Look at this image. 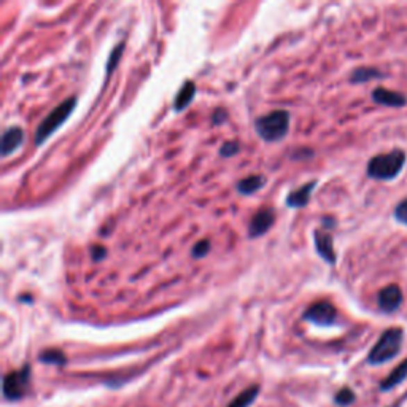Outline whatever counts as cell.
Wrapping results in <instances>:
<instances>
[{
  "label": "cell",
  "mask_w": 407,
  "mask_h": 407,
  "mask_svg": "<svg viewBox=\"0 0 407 407\" xmlns=\"http://www.w3.org/2000/svg\"><path fill=\"white\" fill-rule=\"evenodd\" d=\"M406 163V151L401 150V148H396V150L371 158L369 163H367L366 174L372 180L392 181L403 172Z\"/></svg>",
  "instance_id": "6da1fadb"
},
{
  "label": "cell",
  "mask_w": 407,
  "mask_h": 407,
  "mask_svg": "<svg viewBox=\"0 0 407 407\" xmlns=\"http://www.w3.org/2000/svg\"><path fill=\"white\" fill-rule=\"evenodd\" d=\"M290 121L291 115L287 110H274L255 119V131L264 142L276 144L288 135Z\"/></svg>",
  "instance_id": "7a4b0ae2"
},
{
  "label": "cell",
  "mask_w": 407,
  "mask_h": 407,
  "mask_svg": "<svg viewBox=\"0 0 407 407\" xmlns=\"http://www.w3.org/2000/svg\"><path fill=\"white\" fill-rule=\"evenodd\" d=\"M404 340V329L403 328H388L382 333L376 345L371 349L367 355V363L369 365H383V363L392 361L398 356L403 347Z\"/></svg>",
  "instance_id": "3957f363"
},
{
  "label": "cell",
  "mask_w": 407,
  "mask_h": 407,
  "mask_svg": "<svg viewBox=\"0 0 407 407\" xmlns=\"http://www.w3.org/2000/svg\"><path fill=\"white\" fill-rule=\"evenodd\" d=\"M75 107H76V97L72 96V97L65 99V101L60 102L56 108L51 110V112L47 115V118L37 126L35 134H34V144L37 147L45 144V140L48 139V137L54 134V132L59 129V126L63 124L64 121L69 119V117L72 115Z\"/></svg>",
  "instance_id": "277c9868"
},
{
  "label": "cell",
  "mask_w": 407,
  "mask_h": 407,
  "mask_svg": "<svg viewBox=\"0 0 407 407\" xmlns=\"http://www.w3.org/2000/svg\"><path fill=\"white\" fill-rule=\"evenodd\" d=\"M31 383V366L26 365L19 371L8 372L3 377V398L8 401H18L24 394Z\"/></svg>",
  "instance_id": "5b68a950"
},
{
  "label": "cell",
  "mask_w": 407,
  "mask_h": 407,
  "mask_svg": "<svg viewBox=\"0 0 407 407\" xmlns=\"http://www.w3.org/2000/svg\"><path fill=\"white\" fill-rule=\"evenodd\" d=\"M302 318L317 326H333L338 322V310L329 301H318L302 313Z\"/></svg>",
  "instance_id": "8992f818"
},
{
  "label": "cell",
  "mask_w": 407,
  "mask_h": 407,
  "mask_svg": "<svg viewBox=\"0 0 407 407\" xmlns=\"http://www.w3.org/2000/svg\"><path fill=\"white\" fill-rule=\"evenodd\" d=\"M403 291H401V288L396 283L387 285V287H383L377 294V306L383 313L398 312L401 309V306H403Z\"/></svg>",
  "instance_id": "52a82bcc"
},
{
  "label": "cell",
  "mask_w": 407,
  "mask_h": 407,
  "mask_svg": "<svg viewBox=\"0 0 407 407\" xmlns=\"http://www.w3.org/2000/svg\"><path fill=\"white\" fill-rule=\"evenodd\" d=\"M274 223H276V210L271 207L261 208V210H258L255 215H253L249 224V238H261V235L266 234L267 231L274 226Z\"/></svg>",
  "instance_id": "ba28073f"
},
{
  "label": "cell",
  "mask_w": 407,
  "mask_h": 407,
  "mask_svg": "<svg viewBox=\"0 0 407 407\" xmlns=\"http://www.w3.org/2000/svg\"><path fill=\"white\" fill-rule=\"evenodd\" d=\"M313 244H315V250L318 255L322 256V260L334 266L335 261H338V256H335V250H334L333 234L329 233L328 229H323V228L315 229L313 231Z\"/></svg>",
  "instance_id": "9c48e42d"
},
{
  "label": "cell",
  "mask_w": 407,
  "mask_h": 407,
  "mask_svg": "<svg viewBox=\"0 0 407 407\" xmlns=\"http://www.w3.org/2000/svg\"><path fill=\"white\" fill-rule=\"evenodd\" d=\"M371 99L374 103L382 107H390V108H401L407 106V97L403 92L387 90V88H376L371 92Z\"/></svg>",
  "instance_id": "30bf717a"
},
{
  "label": "cell",
  "mask_w": 407,
  "mask_h": 407,
  "mask_svg": "<svg viewBox=\"0 0 407 407\" xmlns=\"http://www.w3.org/2000/svg\"><path fill=\"white\" fill-rule=\"evenodd\" d=\"M24 142V131L19 126H10L5 129L2 134V147H0V153L3 158L13 155L16 150H19Z\"/></svg>",
  "instance_id": "8fae6325"
},
{
  "label": "cell",
  "mask_w": 407,
  "mask_h": 407,
  "mask_svg": "<svg viewBox=\"0 0 407 407\" xmlns=\"http://www.w3.org/2000/svg\"><path fill=\"white\" fill-rule=\"evenodd\" d=\"M317 185H318V181L312 180V181H307V183L299 186L298 190L291 191L290 194L287 196V199H285V204H287V207H290V208L306 207L307 204L310 202L312 192H313V190H315Z\"/></svg>",
  "instance_id": "7c38bea8"
},
{
  "label": "cell",
  "mask_w": 407,
  "mask_h": 407,
  "mask_svg": "<svg viewBox=\"0 0 407 407\" xmlns=\"http://www.w3.org/2000/svg\"><path fill=\"white\" fill-rule=\"evenodd\" d=\"M196 97V83L194 81H185L183 86L180 88L177 96L174 99V112H183L188 108Z\"/></svg>",
  "instance_id": "4fadbf2b"
},
{
  "label": "cell",
  "mask_w": 407,
  "mask_h": 407,
  "mask_svg": "<svg viewBox=\"0 0 407 407\" xmlns=\"http://www.w3.org/2000/svg\"><path fill=\"white\" fill-rule=\"evenodd\" d=\"M267 178L264 175H250V177L242 178L235 185V190H238L239 194L242 196H251L255 194L256 191H260L264 185H266Z\"/></svg>",
  "instance_id": "5bb4252c"
},
{
  "label": "cell",
  "mask_w": 407,
  "mask_h": 407,
  "mask_svg": "<svg viewBox=\"0 0 407 407\" xmlns=\"http://www.w3.org/2000/svg\"><path fill=\"white\" fill-rule=\"evenodd\" d=\"M381 78H385V74L376 67H358L350 74V81L354 85L367 83V81L381 80Z\"/></svg>",
  "instance_id": "9a60e30c"
},
{
  "label": "cell",
  "mask_w": 407,
  "mask_h": 407,
  "mask_svg": "<svg viewBox=\"0 0 407 407\" xmlns=\"http://www.w3.org/2000/svg\"><path fill=\"white\" fill-rule=\"evenodd\" d=\"M407 377V360H404L398 367L390 372V376L385 379V381L381 383V390L382 392H388V390L394 388L396 385H399L403 381H406Z\"/></svg>",
  "instance_id": "2e32d148"
},
{
  "label": "cell",
  "mask_w": 407,
  "mask_h": 407,
  "mask_svg": "<svg viewBox=\"0 0 407 407\" xmlns=\"http://www.w3.org/2000/svg\"><path fill=\"white\" fill-rule=\"evenodd\" d=\"M258 394H260V385H251V387H249L240 394L235 396L228 407H250L253 403H255Z\"/></svg>",
  "instance_id": "e0dca14e"
},
{
  "label": "cell",
  "mask_w": 407,
  "mask_h": 407,
  "mask_svg": "<svg viewBox=\"0 0 407 407\" xmlns=\"http://www.w3.org/2000/svg\"><path fill=\"white\" fill-rule=\"evenodd\" d=\"M38 360L45 363V365H54V366H64L65 363H67L65 355L58 349H48L45 351H42V354L38 355Z\"/></svg>",
  "instance_id": "ac0fdd59"
},
{
  "label": "cell",
  "mask_w": 407,
  "mask_h": 407,
  "mask_svg": "<svg viewBox=\"0 0 407 407\" xmlns=\"http://www.w3.org/2000/svg\"><path fill=\"white\" fill-rule=\"evenodd\" d=\"M355 398L356 396L354 393V390H350L349 387H344V388H340L338 393H335L334 403L338 404L339 407H347V406L355 403Z\"/></svg>",
  "instance_id": "d6986e66"
},
{
  "label": "cell",
  "mask_w": 407,
  "mask_h": 407,
  "mask_svg": "<svg viewBox=\"0 0 407 407\" xmlns=\"http://www.w3.org/2000/svg\"><path fill=\"white\" fill-rule=\"evenodd\" d=\"M123 49H124V43L121 42L119 45H118L117 48H113V49H112V53H110L108 60H107V69H106L107 78H108L110 75H112L113 70L117 69V65H118V63H119V59H121V56H123Z\"/></svg>",
  "instance_id": "ffe728a7"
},
{
  "label": "cell",
  "mask_w": 407,
  "mask_h": 407,
  "mask_svg": "<svg viewBox=\"0 0 407 407\" xmlns=\"http://www.w3.org/2000/svg\"><path fill=\"white\" fill-rule=\"evenodd\" d=\"M210 250H212L210 240L204 239V240H199V242H197V244H196L194 247H192L191 256L194 258V260H201V258L207 256V255H208V251H210Z\"/></svg>",
  "instance_id": "44dd1931"
},
{
  "label": "cell",
  "mask_w": 407,
  "mask_h": 407,
  "mask_svg": "<svg viewBox=\"0 0 407 407\" xmlns=\"http://www.w3.org/2000/svg\"><path fill=\"white\" fill-rule=\"evenodd\" d=\"M240 151V144L238 140H228L219 147V156L222 158H233Z\"/></svg>",
  "instance_id": "7402d4cb"
},
{
  "label": "cell",
  "mask_w": 407,
  "mask_h": 407,
  "mask_svg": "<svg viewBox=\"0 0 407 407\" xmlns=\"http://www.w3.org/2000/svg\"><path fill=\"white\" fill-rule=\"evenodd\" d=\"M393 217L398 223L403 224V226H407V199L401 201L398 206L394 207Z\"/></svg>",
  "instance_id": "603a6c76"
},
{
  "label": "cell",
  "mask_w": 407,
  "mask_h": 407,
  "mask_svg": "<svg viewBox=\"0 0 407 407\" xmlns=\"http://www.w3.org/2000/svg\"><path fill=\"white\" fill-rule=\"evenodd\" d=\"M228 118H229V115H228L226 110L217 108L215 112H213V115H212V123L217 124V126H222V124L226 123Z\"/></svg>",
  "instance_id": "cb8c5ba5"
},
{
  "label": "cell",
  "mask_w": 407,
  "mask_h": 407,
  "mask_svg": "<svg viewBox=\"0 0 407 407\" xmlns=\"http://www.w3.org/2000/svg\"><path fill=\"white\" fill-rule=\"evenodd\" d=\"M106 255H107L106 247H102V245H92L91 247V258L94 263L102 261L103 258H106Z\"/></svg>",
  "instance_id": "d4e9b609"
}]
</instances>
